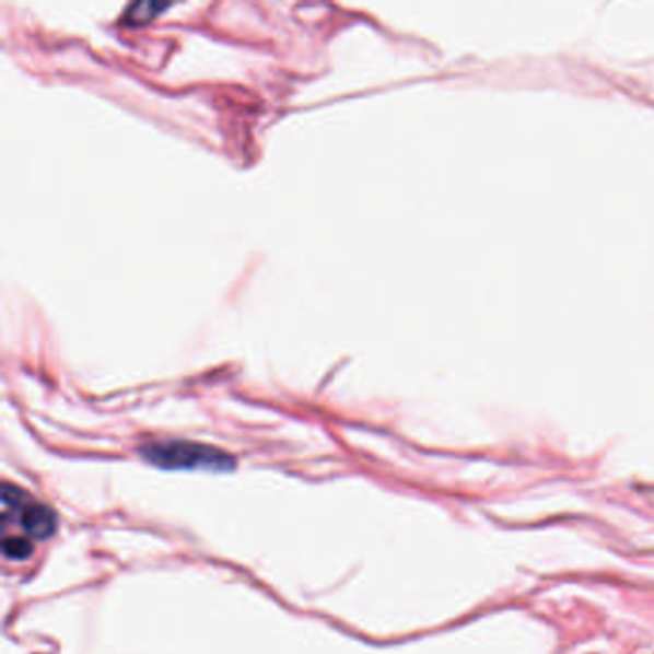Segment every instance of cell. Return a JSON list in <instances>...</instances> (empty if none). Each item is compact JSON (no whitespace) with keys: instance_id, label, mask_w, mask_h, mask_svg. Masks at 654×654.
<instances>
[{"instance_id":"3957f363","label":"cell","mask_w":654,"mask_h":654,"mask_svg":"<svg viewBox=\"0 0 654 654\" xmlns=\"http://www.w3.org/2000/svg\"><path fill=\"white\" fill-rule=\"evenodd\" d=\"M2 553L10 561H25L33 553V541L25 536H7L2 539Z\"/></svg>"},{"instance_id":"7a4b0ae2","label":"cell","mask_w":654,"mask_h":654,"mask_svg":"<svg viewBox=\"0 0 654 654\" xmlns=\"http://www.w3.org/2000/svg\"><path fill=\"white\" fill-rule=\"evenodd\" d=\"M172 2H157V0H137L131 2L124 14H121V24L125 27H142L154 22L162 12L172 9Z\"/></svg>"},{"instance_id":"6da1fadb","label":"cell","mask_w":654,"mask_h":654,"mask_svg":"<svg viewBox=\"0 0 654 654\" xmlns=\"http://www.w3.org/2000/svg\"><path fill=\"white\" fill-rule=\"evenodd\" d=\"M141 455L150 465L165 470H233L236 460L233 455L188 440H164L142 445Z\"/></svg>"}]
</instances>
